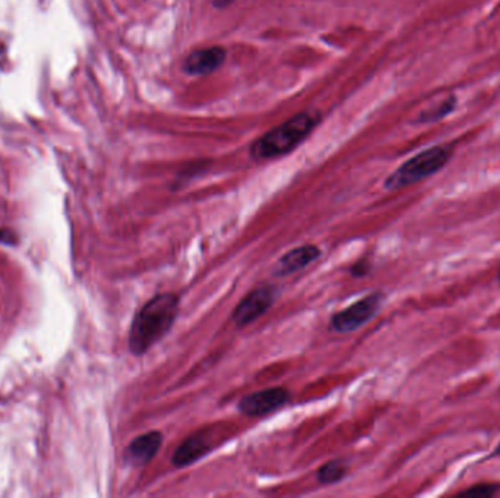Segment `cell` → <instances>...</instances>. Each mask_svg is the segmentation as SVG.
<instances>
[{
	"label": "cell",
	"instance_id": "6da1fadb",
	"mask_svg": "<svg viewBox=\"0 0 500 498\" xmlns=\"http://www.w3.org/2000/svg\"><path fill=\"white\" fill-rule=\"evenodd\" d=\"M179 314V297L163 292L153 297L135 316L129 335V348L142 356L155 345L173 326Z\"/></svg>",
	"mask_w": 500,
	"mask_h": 498
},
{
	"label": "cell",
	"instance_id": "7a4b0ae2",
	"mask_svg": "<svg viewBox=\"0 0 500 498\" xmlns=\"http://www.w3.org/2000/svg\"><path fill=\"white\" fill-rule=\"evenodd\" d=\"M322 120V114L317 110H306L284 123L275 126L270 132L262 135L252 145V157L257 161L280 158L307 139V136L317 128Z\"/></svg>",
	"mask_w": 500,
	"mask_h": 498
},
{
	"label": "cell",
	"instance_id": "3957f363",
	"mask_svg": "<svg viewBox=\"0 0 500 498\" xmlns=\"http://www.w3.org/2000/svg\"><path fill=\"white\" fill-rule=\"evenodd\" d=\"M451 158V150L447 146H433L426 150L395 170L385 182L388 190H399L402 187L419 183L442 170Z\"/></svg>",
	"mask_w": 500,
	"mask_h": 498
},
{
	"label": "cell",
	"instance_id": "277c9868",
	"mask_svg": "<svg viewBox=\"0 0 500 498\" xmlns=\"http://www.w3.org/2000/svg\"><path fill=\"white\" fill-rule=\"evenodd\" d=\"M382 301H384V294L382 292H373V294L337 313L331 318V329L338 333H350L357 331L377 313Z\"/></svg>",
	"mask_w": 500,
	"mask_h": 498
},
{
	"label": "cell",
	"instance_id": "5b68a950",
	"mask_svg": "<svg viewBox=\"0 0 500 498\" xmlns=\"http://www.w3.org/2000/svg\"><path fill=\"white\" fill-rule=\"evenodd\" d=\"M275 301V292L274 288L270 285L257 286L252 292L242 300V303L234 308L233 311V320L238 326L243 328L256 318H259L262 314L267 313L270 307Z\"/></svg>",
	"mask_w": 500,
	"mask_h": 498
},
{
	"label": "cell",
	"instance_id": "8992f818",
	"mask_svg": "<svg viewBox=\"0 0 500 498\" xmlns=\"http://www.w3.org/2000/svg\"><path fill=\"white\" fill-rule=\"evenodd\" d=\"M290 400L285 388H270L246 395L239 402V409L249 417H263L282 408Z\"/></svg>",
	"mask_w": 500,
	"mask_h": 498
},
{
	"label": "cell",
	"instance_id": "52a82bcc",
	"mask_svg": "<svg viewBox=\"0 0 500 498\" xmlns=\"http://www.w3.org/2000/svg\"><path fill=\"white\" fill-rule=\"evenodd\" d=\"M218 430L215 428H202L192 434L183 442L182 446L178 447L173 456V465L175 467H185L207 453L215 446Z\"/></svg>",
	"mask_w": 500,
	"mask_h": 498
},
{
	"label": "cell",
	"instance_id": "ba28073f",
	"mask_svg": "<svg viewBox=\"0 0 500 498\" xmlns=\"http://www.w3.org/2000/svg\"><path fill=\"white\" fill-rule=\"evenodd\" d=\"M227 57V51L221 46H211L192 51L183 62V72L192 76L210 75L218 71Z\"/></svg>",
	"mask_w": 500,
	"mask_h": 498
},
{
	"label": "cell",
	"instance_id": "9c48e42d",
	"mask_svg": "<svg viewBox=\"0 0 500 498\" xmlns=\"http://www.w3.org/2000/svg\"><path fill=\"white\" fill-rule=\"evenodd\" d=\"M163 445V434L160 431H150L136 437L128 446L125 457L135 466H143L150 463L158 453Z\"/></svg>",
	"mask_w": 500,
	"mask_h": 498
},
{
	"label": "cell",
	"instance_id": "30bf717a",
	"mask_svg": "<svg viewBox=\"0 0 500 498\" xmlns=\"http://www.w3.org/2000/svg\"><path fill=\"white\" fill-rule=\"evenodd\" d=\"M320 256V250L313 244H305L297 249H292L285 253L277 263L275 275L277 276H288L294 272H299L309 266Z\"/></svg>",
	"mask_w": 500,
	"mask_h": 498
},
{
	"label": "cell",
	"instance_id": "8fae6325",
	"mask_svg": "<svg viewBox=\"0 0 500 498\" xmlns=\"http://www.w3.org/2000/svg\"><path fill=\"white\" fill-rule=\"evenodd\" d=\"M347 474H348V465L344 460L335 459L320 467L317 471V479L323 485H330V484L340 482L347 477Z\"/></svg>",
	"mask_w": 500,
	"mask_h": 498
},
{
	"label": "cell",
	"instance_id": "7c38bea8",
	"mask_svg": "<svg viewBox=\"0 0 500 498\" xmlns=\"http://www.w3.org/2000/svg\"><path fill=\"white\" fill-rule=\"evenodd\" d=\"M500 492V485L496 484H481L474 485L473 488L462 491L459 495L466 498H491Z\"/></svg>",
	"mask_w": 500,
	"mask_h": 498
},
{
	"label": "cell",
	"instance_id": "4fadbf2b",
	"mask_svg": "<svg viewBox=\"0 0 500 498\" xmlns=\"http://www.w3.org/2000/svg\"><path fill=\"white\" fill-rule=\"evenodd\" d=\"M233 2H234V0H213L214 6H215V8H220V9L227 8V6H228V5H231Z\"/></svg>",
	"mask_w": 500,
	"mask_h": 498
},
{
	"label": "cell",
	"instance_id": "5bb4252c",
	"mask_svg": "<svg viewBox=\"0 0 500 498\" xmlns=\"http://www.w3.org/2000/svg\"><path fill=\"white\" fill-rule=\"evenodd\" d=\"M493 457H497V456H500V443L497 445V447L494 449V452H493V455H491Z\"/></svg>",
	"mask_w": 500,
	"mask_h": 498
},
{
	"label": "cell",
	"instance_id": "9a60e30c",
	"mask_svg": "<svg viewBox=\"0 0 500 498\" xmlns=\"http://www.w3.org/2000/svg\"><path fill=\"white\" fill-rule=\"evenodd\" d=\"M499 282H500V272H499Z\"/></svg>",
	"mask_w": 500,
	"mask_h": 498
}]
</instances>
